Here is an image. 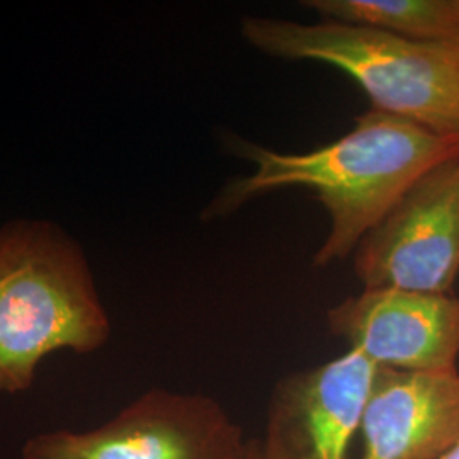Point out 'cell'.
I'll return each instance as SVG.
<instances>
[{
  "mask_svg": "<svg viewBox=\"0 0 459 459\" xmlns=\"http://www.w3.org/2000/svg\"><path fill=\"white\" fill-rule=\"evenodd\" d=\"M231 147L254 170L225 184L203 212V220L229 216L273 191L308 189L330 216L327 238L313 257L315 267H327L354 254L362 237L413 182L432 167L458 157L459 138L369 109L356 117L344 136L307 153H281L240 138Z\"/></svg>",
  "mask_w": 459,
  "mask_h": 459,
  "instance_id": "1",
  "label": "cell"
},
{
  "mask_svg": "<svg viewBox=\"0 0 459 459\" xmlns=\"http://www.w3.org/2000/svg\"><path fill=\"white\" fill-rule=\"evenodd\" d=\"M109 333L81 247L43 221L0 230V394L30 390L47 356L94 352Z\"/></svg>",
  "mask_w": 459,
  "mask_h": 459,
  "instance_id": "2",
  "label": "cell"
},
{
  "mask_svg": "<svg viewBox=\"0 0 459 459\" xmlns=\"http://www.w3.org/2000/svg\"><path fill=\"white\" fill-rule=\"evenodd\" d=\"M240 33L273 58L339 68L366 92L371 109L459 138V43L413 41L322 19L247 16Z\"/></svg>",
  "mask_w": 459,
  "mask_h": 459,
  "instance_id": "3",
  "label": "cell"
},
{
  "mask_svg": "<svg viewBox=\"0 0 459 459\" xmlns=\"http://www.w3.org/2000/svg\"><path fill=\"white\" fill-rule=\"evenodd\" d=\"M250 443L212 396L155 388L96 429L36 434L21 459H247Z\"/></svg>",
  "mask_w": 459,
  "mask_h": 459,
  "instance_id": "4",
  "label": "cell"
},
{
  "mask_svg": "<svg viewBox=\"0 0 459 459\" xmlns=\"http://www.w3.org/2000/svg\"><path fill=\"white\" fill-rule=\"evenodd\" d=\"M364 290L453 295L459 276V155L432 167L352 254Z\"/></svg>",
  "mask_w": 459,
  "mask_h": 459,
  "instance_id": "5",
  "label": "cell"
},
{
  "mask_svg": "<svg viewBox=\"0 0 459 459\" xmlns=\"http://www.w3.org/2000/svg\"><path fill=\"white\" fill-rule=\"evenodd\" d=\"M377 369L349 349L281 377L269 398L263 459H349Z\"/></svg>",
  "mask_w": 459,
  "mask_h": 459,
  "instance_id": "6",
  "label": "cell"
},
{
  "mask_svg": "<svg viewBox=\"0 0 459 459\" xmlns=\"http://www.w3.org/2000/svg\"><path fill=\"white\" fill-rule=\"evenodd\" d=\"M327 327L377 369H458V296L362 290L328 310Z\"/></svg>",
  "mask_w": 459,
  "mask_h": 459,
  "instance_id": "7",
  "label": "cell"
},
{
  "mask_svg": "<svg viewBox=\"0 0 459 459\" xmlns=\"http://www.w3.org/2000/svg\"><path fill=\"white\" fill-rule=\"evenodd\" d=\"M361 459H441L459 441V371L377 369Z\"/></svg>",
  "mask_w": 459,
  "mask_h": 459,
  "instance_id": "8",
  "label": "cell"
},
{
  "mask_svg": "<svg viewBox=\"0 0 459 459\" xmlns=\"http://www.w3.org/2000/svg\"><path fill=\"white\" fill-rule=\"evenodd\" d=\"M322 21L364 26L413 41L459 43V0H305Z\"/></svg>",
  "mask_w": 459,
  "mask_h": 459,
  "instance_id": "9",
  "label": "cell"
},
{
  "mask_svg": "<svg viewBox=\"0 0 459 459\" xmlns=\"http://www.w3.org/2000/svg\"><path fill=\"white\" fill-rule=\"evenodd\" d=\"M247 459H263V453H261V444L252 441L250 443V451H248V458Z\"/></svg>",
  "mask_w": 459,
  "mask_h": 459,
  "instance_id": "10",
  "label": "cell"
},
{
  "mask_svg": "<svg viewBox=\"0 0 459 459\" xmlns=\"http://www.w3.org/2000/svg\"><path fill=\"white\" fill-rule=\"evenodd\" d=\"M441 459H459V441Z\"/></svg>",
  "mask_w": 459,
  "mask_h": 459,
  "instance_id": "11",
  "label": "cell"
}]
</instances>
